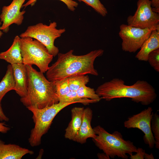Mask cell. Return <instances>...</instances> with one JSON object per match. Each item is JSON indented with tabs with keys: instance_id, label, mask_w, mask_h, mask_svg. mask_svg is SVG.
<instances>
[{
	"instance_id": "cell-1",
	"label": "cell",
	"mask_w": 159,
	"mask_h": 159,
	"mask_svg": "<svg viewBox=\"0 0 159 159\" xmlns=\"http://www.w3.org/2000/svg\"><path fill=\"white\" fill-rule=\"evenodd\" d=\"M73 52L71 49L65 53H58L57 61L46 72V77L48 80L54 82L74 76L98 75L94 68V62L97 58L103 55V49L93 50L81 55H74Z\"/></svg>"
},
{
	"instance_id": "cell-4",
	"label": "cell",
	"mask_w": 159,
	"mask_h": 159,
	"mask_svg": "<svg viewBox=\"0 0 159 159\" xmlns=\"http://www.w3.org/2000/svg\"><path fill=\"white\" fill-rule=\"evenodd\" d=\"M96 135L92 138L95 145L104 153L112 158L117 157L127 159L128 156L136 153L137 148L132 142L124 139L120 132L116 131L110 134L98 125L93 128Z\"/></svg>"
},
{
	"instance_id": "cell-5",
	"label": "cell",
	"mask_w": 159,
	"mask_h": 159,
	"mask_svg": "<svg viewBox=\"0 0 159 159\" xmlns=\"http://www.w3.org/2000/svg\"><path fill=\"white\" fill-rule=\"evenodd\" d=\"M76 102H60L42 109L32 107L27 108L33 114L32 119L34 126L31 131L28 139L32 147L39 145L41 143L42 136L46 133L49 129L52 121L62 109Z\"/></svg>"
},
{
	"instance_id": "cell-13",
	"label": "cell",
	"mask_w": 159,
	"mask_h": 159,
	"mask_svg": "<svg viewBox=\"0 0 159 159\" xmlns=\"http://www.w3.org/2000/svg\"><path fill=\"white\" fill-rule=\"evenodd\" d=\"M15 85L14 90L21 97L25 96L27 93L28 83L26 66L23 64L12 65Z\"/></svg>"
},
{
	"instance_id": "cell-20",
	"label": "cell",
	"mask_w": 159,
	"mask_h": 159,
	"mask_svg": "<svg viewBox=\"0 0 159 159\" xmlns=\"http://www.w3.org/2000/svg\"><path fill=\"white\" fill-rule=\"evenodd\" d=\"M76 91L77 96L80 99L88 98L99 101L101 99L94 89L87 87L86 85L82 86Z\"/></svg>"
},
{
	"instance_id": "cell-32",
	"label": "cell",
	"mask_w": 159,
	"mask_h": 159,
	"mask_svg": "<svg viewBox=\"0 0 159 159\" xmlns=\"http://www.w3.org/2000/svg\"><path fill=\"white\" fill-rule=\"evenodd\" d=\"M1 24H2L0 20V25H1ZM3 34V32L1 31V30L0 29V38L1 37Z\"/></svg>"
},
{
	"instance_id": "cell-27",
	"label": "cell",
	"mask_w": 159,
	"mask_h": 159,
	"mask_svg": "<svg viewBox=\"0 0 159 159\" xmlns=\"http://www.w3.org/2000/svg\"><path fill=\"white\" fill-rule=\"evenodd\" d=\"M151 6L153 11L156 13H159V0H152L151 1Z\"/></svg>"
},
{
	"instance_id": "cell-17",
	"label": "cell",
	"mask_w": 159,
	"mask_h": 159,
	"mask_svg": "<svg viewBox=\"0 0 159 159\" xmlns=\"http://www.w3.org/2000/svg\"><path fill=\"white\" fill-rule=\"evenodd\" d=\"M20 37L16 36L12 45L6 51L0 53V59L4 60L11 65L23 64L20 44Z\"/></svg>"
},
{
	"instance_id": "cell-24",
	"label": "cell",
	"mask_w": 159,
	"mask_h": 159,
	"mask_svg": "<svg viewBox=\"0 0 159 159\" xmlns=\"http://www.w3.org/2000/svg\"><path fill=\"white\" fill-rule=\"evenodd\" d=\"M147 61L155 71L159 72V48L149 53Z\"/></svg>"
},
{
	"instance_id": "cell-9",
	"label": "cell",
	"mask_w": 159,
	"mask_h": 159,
	"mask_svg": "<svg viewBox=\"0 0 159 159\" xmlns=\"http://www.w3.org/2000/svg\"><path fill=\"white\" fill-rule=\"evenodd\" d=\"M137 9L134 14L127 18V24L144 29L159 25V14L153 11L150 0H138Z\"/></svg>"
},
{
	"instance_id": "cell-12",
	"label": "cell",
	"mask_w": 159,
	"mask_h": 159,
	"mask_svg": "<svg viewBox=\"0 0 159 159\" xmlns=\"http://www.w3.org/2000/svg\"><path fill=\"white\" fill-rule=\"evenodd\" d=\"M93 112L89 107L84 108L82 120L78 133L73 141L83 144L86 142L89 138H95L96 135L91 126Z\"/></svg>"
},
{
	"instance_id": "cell-31",
	"label": "cell",
	"mask_w": 159,
	"mask_h": 159,
	"mask_svg": "<svg viewBox=\"0 0 159 159\" xmlns=\"http://www.w3.org/2000/svg\"><path fill=\"white\" fill-rule=\"evenodd\" d=\"M144 158L145 159H154V157L152 153L148 154L146 153L144 150Z\"/></svg>"
},
{
	"instance_id": "cell-22",
	"label": "cell",
	"mask_w": 159,
	"mask_h": 159,
	"mask_svg": "<svg viewBox=\"0 0 159 159\" xmlns=\"http://www.w3.org/2000/svg\"><path fill=\"white\" fill-rule=\"evenodd\" d=\"M151 128L155 140V146L159 149V115L157 112L154 113L151 119Z\"/></svg>"
},
{
	"instance_id": "cell-19",
	"label": "cell",
	"mask_w": 159,
	"mask_h": 159,
	"mask_svg": "<svg viewBox=\"0 0 159 159\" xmlns=\"http://www.w3.org/2000/svg\"><path fill=\"white\" fill-rule=\"evenodd\" d=\"M67 78L70 91H76L82 86L86 85L90 80L88 75L74 76Z\"/></svg>"
},
{
	"instance_id": "cell-18",
	"label": "cell",
	"mask_w": 159,
	"mask_h": 159,
	"mask_svg": "<svg viewBox=\"0 0 159 159\" xmlns=\"http://www.w3.org/2000/svg\"><path fill=\"white\" fill-rule=\"evenodd\" d=\"M15 82L12 65L9 64L4 76L0 82V102L6 94L12 90H14Z\"/></svg>"
},
{
	"instance_id": "cell-28",
	"label": "cell",
	"mask_w": 159,
	"mask_h": 159,
	"mask_svg": "<svg viewBox=\"0 0 159 159\" xmlns=\"http://www.w3.org/2000/svg\"><path fill=\"white\" fill-rule=\"evenodd\" d=\"M9 119L4 114L1 102H0V121H8Z\"/></svg>"
},
{
	"instance_id": "cell-10",
	"label": "cell",
	"mask_w": 159,
	"mask_h": 159,
	"mask_svg": "<svg viewBox=\"0 0 159 159\" xmlns=\"http://www.w3.org/2000/svg\"><path fill=\"white\" fill-rule=\"evenodd\" d=\"M153 114L152 107H149L140 112L129 117L124 123L125 127L138 128L143 132L144 134V141L150 149L153 148L155 144L151 128V120Z\"/></svg>"
},
{
	"instance_id": "cell-15",
	"label": "cell",
	"mask_w": 159,
	"mask_h": 159,
	"mask_svg": "<svg viewBox=\"0 0 159 159\" xmlns=\"http://www.w3.org/2000/svg\"><path fill=\"white\" fill-rule=\"evenodd\" d=\"M159 48V29L153 30L149 37L142 44L135 57L139 60L147 62L148 55Z\"/></svg>"
},
{
	"instance_id": "cell-2",
	"label": "cell",
	"mask_w": 159,
	"mask_h": 159,
	"mask_svg": "<svg viewBox=\"0 0 159 159\" xmlns=\"http://www.w3.org/2000/svg\"><path fill=\"white\" fill-rule=\"evenodd\" d=\"M95 92L101 98L107 101L115 98H129L144 105L152 103L157 97L155 88L144 80H138L133 85H128L122 80L114 78L100 85Z\"/></svg>"
},
{
	"instance_id": "cell-8",
	"label": "cell",
	"mask_w": 159,
	"mask_h": 159,
	"mask_svg": "<svg viewBox=\"0 0 159 159\" xmlns=\"http://www.w3.org/2000/svg\"><path fill=\"white\" fill-rule=\"evenodd\" d=\"M158 29L159 25L150 28L142 29L122 24L120 26L119 34L122 40V49L126 52H135L140 49L152 31Z\"/></svg>"
},
{
	"instance_id": "cell-16",
	"label": "cell",
	"mask_w": 159,
	"mask_h": 159,
	"mask_svg": "<svg viewBox=\"0 0 159 159\" xmlns=\"http://www.w3.org/2000/svg\"><path fill=\"white\" fill-rule=\"evenodd\" d=\"M83 107H75L71 109V120L65 130V138L73 140L78 133L82 120Z\"/></svg>"
},
{
	"instance_id": "cell-29",
	"label": "cell",
	"mask_w": 159,
	"mask_h": 159,
	"mask_svg": "<svg viewBox=\"0 0 159 159\" xmlns=\"http://www.w3.org/2000/svg\"><path fill=\"white\" fill-rule=\"evenodd\" d=\"M10 128L7 126L4 122H0V132L3 133H7Z\"/></svg>"
},
{
	"instance_id": "cell-25",
	"label": "cell",
	"mask_w": 159,
	"mask_h": 159,
	"mask_svg": "<svg viewBox=\"0 0 159 159\" xmlns=\"http://www.w3.org/2000/svg\"><path fill=\"white\" fill-rule=\"evenodd\" d=\"M37 0H29L25 4H24L22 7L26 8L30 5L32 6L34 5ZM63 2L70 11H74L78 5V3L73 0H59Z\"/></svg>"
},
{
	"instance_id": "cell-6",
	"label": "cell",
	"mask_w": 159,
	"mask_h": 159,
	"mask_svg": "<svg viewBox=\"0 0 159 159\" xmlns=\"http://www.w3.org/2000/svg\"><path fill=\"white\" fill-rule=\"evenodd\" d=\"M20 44L23 63L35 65L41 72H46L53 56L45 46L38 40L28 37L20 38Z\"/></svg>"
},
{
	"instance_id": "cell-26",
	"label": "cell",
	"mask_w": 159,
	"mask_h": 159,
	"mask_svg": "<svg viewBox=\"0 0 159 159\" xmlns=\"http://www.w3.org/2000/svg\"><path fill=\"white\" fill-rule=\"evenodd\" d=\"M145 150L142 148H137L136 153L134 155H131L130 157L131 159H144V152Z\"/></svg>"
},
{
	"instance_id": "cell-7",
	"label": "cell",
	"mask_w": 159,
	"mask_h": 159,
	"mask_svg": "<svg viewBox=\"0 0 159 159\" xmlns=\"http://www.w3.org/2000/svg\"><path fill=\"white\" fill-rule=\"evenodd\" d=\"M57 23L55 21L50 22L49 25L39 23L29 26L19 37L20 38L30 37L38 40L54 57L59 53L58 48L54 45V41L66 31L65 28L57 29Z\"/></svg>"
},
{
	"instance_id": "cell-23",
	"label": "cell",
	"mask_w": 159,
	"mask_h": 159,
	"mask_svg": "<svg viewBox=\"0 0 159 159\" xmlns=\"http://www.w3.org/2000/svg\"><path fill=\"white\" fill-rule=\"evenodd\" d=\"M54 82L58 98L66 95L70 91L67 77L63 78Z\"/></svg>"
},
{
	"instance_id": "cell-30",
	"label": "cell",
	"mask_w": 159,
	"mask_h": 159,
	"mask_svg": "<svg viewBox=\"0 0 159 159\" xmlns=\"http://www.w3.org/2000/svg\"><path fill=\"white\" fill-rule=\"evenodd\" d=\"M97 156L99 159H109L110 157L105 153H98L97 154Z\"/></svg>"
},
{
	"instance_id": "cell-11",
	"label": "cell",
	"mask_w": 159,
	"mask_h": 159,
	"mask_svg": "<svg viewBox=\"0 0 159 159\" xmlns=\"http://www.w3.org/2000/svg\"><path fill=\"white\" fill-rule=\"evenodd\" d=\"M26 0H13L9 5L3 7L0 15V20L2 22L0 29L3 32H8L9 26L13 24L18 25L22 24L26 11H21V9Z\"/></svg>"
},
{
	"instance_id": "cell-3",
	"label": "cell",
	"mask_w": 159,
	"mask_h": 159,
	"mask_svg": "<svg viewBox=\"0 0 159 159\" xmlns=\"http://www.w3.org/2000/svg\"><path fill=\"white\" fill-rule=\"evenodd\" d=\"M28 83L26 95L20 100L26 108L40 109L59 102L54 82L48 80L43 73L37 71L32 65H26Z\"/></svg>"
},
{
	"instance_id": "cell-14",
	"label": "cell",
	"mask_w": 159,
	"mask_h": 159,
	"mask_svg": "<svg viewBox=\"0 0 159 159\" xmlns=\"http://www.w3.org/2000/svg\"><path fill=\"white\" fill-rule=\"evenodd\" d=\"M34 152L15 144H5L0 140V159H21L27 154Z\"/></svg>"
},
{
	"instance_id": "cell-21",
	"label": "cell",
	"mask_w": 159,
	"mask_h": 159,
	"mask_svg": "<svg viewBox=\"0 0 159 159\" xmlns=\"http://www.w3.org/2000/svg\"><path fill=\"white\" fill-rule=\"evenodd\" d=\"M82 1L87 5L92 7L96 12L102 16H105L107 11L100 0H75Z\"/></svg>"
}]
</instances>
